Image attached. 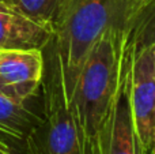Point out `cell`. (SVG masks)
<instances>
[{"label": "cell", "mask_w": 155, "mask_h": 154, "mask_svg": "<svg viewBox=\"0 0 155 154\" xmlns=\"http://www.w3.org/2000/svg\"><path fill=\"white\" fill-rule=\"evenodd\" d=\"M153 16H155V0H127L128 33Z\"/></svg>", "instance_id": "obj_10"}, {"label": "cell", "mask_w": 155, "mask_h": 154, "mask_svg": "<svg viewBox=\"0 0 155 154\" xmlns=\"http://www.w3.org/2000/svg\"><path fill=\"white\" fill-rule=\"evenodd\" d=\"M106 154H140L134 122H132L131 108H129L127 81L123 93L118 98L117 106H116V113L114 119H113L112 132H110Z\"/></svg>", "instance_id": "obj_8"}, {"label": "cell", "mask_w": 155, "mask_h": 154, "mask_svg": "<svg viewBox=\"0 0 155 154\" xmlns=\"http://www.w3.org/2000/svg\"><path fill=\"white\" fill-rule=\"evenodd\" d=\"M127 27V0H61L48 48L52 70L41 89L70 108L78 78L97 41L109 27Z\"/></svg>", "instance_id": "obj_2"}, {"label": "cell", "mask_w": 155, "mask_h": 154, "mask_svg": "<svg viewBox=\"0 0 155 154\" xmlns=\"http://www.w3.org/2000/svg\"><path fill=\"white\" fill-rule=\"evenodd\" d=\"M42 115L31 111L27 102H16L0 94V139L23 152V141L41 122Z\"/></svg>", "instance_id": "obj_7"}, {"label": "cell", "mask_w": 155, "mask_h": 154, "mask_svg": "<svg viewBox=\"0 0 155 154\" xmlns=\"http://www.w3.org/2000/svg\"><path fill=\"white\" fill-rule=\"evenodd\" d=\"M23 12L33 21L49 26L53 30V21L61 0H0Z\"/></svg>", "instance_id": "obj_9"}, {"label": "cell", "mask_w": 155, "mask_h": 154, "mask_svg": "<svg viewBox=\"0 0 155 154\" xmlns=\"http://www.w3.org/2000/svg\"><path fill=\"white\" fill-rule=\"evenodd\" d=\"M45 57L38 49H0V94L27 102L42 87Z\"/></svg>", "instance_id": "obj_5"}, {"label": "cell", "mask_w": 155, "mask_h": 154, "mask_svg": "<svg viewBox=\"0 0 155 154\" xmlns=\"http://www.w3.org/2000/svg\"><path fill=\"white\" fill-rule=\"evenodd\" d=\"M153 60H154V67H155V46H154V51H153Z\"/></svg>", "instance_id": "obj_13"}, {"label": "cell", "mask_w": 155, "mask_h": 154, "mask_svg": "<svg viewBox=\"0 0 155 154\" xmlns=\"http://www.w3.org/2000/svg\"><path fill=\"white\" fill-rule=\"evenodd\" d=\"M155 44H132L127 90L135 134L140 154H144L150 143L155 122V67L153 51Z\"/></svg>", "instance_id": "obj_3"}, {"label": "cell", "mask_w": 155, "mask_h": 154, "mask_svg": "<svg viewBox=\"0 0 155 154\" xmlns=\"http://www.w3.org/2000/svg\"><path fill=\"white\" fill-rule=\"evenodd\" d=\"M144 154H155V122L151 130V136H150V143H148V149Z\"/></svg>", "instance_id": "obj_12"}, {"label": "cell", "mask_w": 155, "mask_h": 154, "mask_svg": "<svg viewBox=\"0 0 155 154\" xmlns=\"http://www.w3.org/2000/svg\"><path fill=\"white\" fill-rule=\"evenodd\" d=\"M0 154H23V152L0 139Z\"/></svg>", "instance_id": "obj_11"}, {"label": "cell", "mask_w": 155, "mask_h": 154, "mask_svg": "<svg viewBox=\"0 0 155 154\" xmlns=\"http://www.w3.org/2000/svg\"><path fill=\"white\" fill-rule=\"evenodd\" d=\"M131 52L127 27H109L82 67L68 109L87 154H106Z\"/></svg>", "instance_id": "obj_1"}, {"label": "cell", "mask_w": 155, "mask_h": 154, "mask_svg": "<svg viewBox=\"0 0 155 154\" xmlns=\"http://www.w3.org/2000/svg\"><path fill=\"white\" fill-rule=\"evenodd\" d=\"M53 38L49 26L33 21L23 12L0 2V49L45 51Z\"/></svg>", "instance_id": "obj_6"}, {"label": "cell", "mask_w": 155, "mask_h": 154, "mask_svg": "<svg viewBox=\"0 0 155 154\" xmlns=\"http://www.w3.org/2000/svg\"><path fill=\"white\" fill-rule=\"evenodd\" d=\"M23 154H87L70 109L52 92L44 90L42 119L25 138Z\"/></svg>", "instance_id": "obj_4"}]
</instances>
